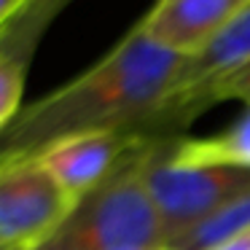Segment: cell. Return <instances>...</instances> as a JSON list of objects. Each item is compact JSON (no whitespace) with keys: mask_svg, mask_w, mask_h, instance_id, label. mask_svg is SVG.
<instances>
[{"mask_svg":"<svg viewBox=\"0 0 250 250\" xmlns=\"http://www.w3.org/2000/svg\"><path fill=\"white\" fill-rule=\"evenodd\" d=\"M250 0H156L137 19L146 38L178 57L202 51Z\"/></svg>","mask_w":250,"mask_h":250,"instance_id":"8992f818","label":"cell"},{"mask_svg":"<svg viewBox=\"0 0 250 250\" xmlns=\"http://www.w3.org/2000/svg\"><path fill=\"white\" fill-rule=\"evenodd\" d=\"M70 3L73 0H30L27 8L0 33V46H8L17 54L33 60L43 35Z\"/></svg>","mask_w":250,"mask_h":250,"instance_id":"ba28073f","label":"cell"},{"mask_svg":"<svg viewBox=\"0 0 250 250\" xmlns=\"http://www.w3.org/2000/svg\"><path fill=\"white\" fill-rule=\"evenodd\" d=\"M245 226H250V194H245L242 199L231 202L229 207L218 210L215 215L191 226L178 239H172L167 250H210Z\"/></svg>","mask_w":250,"mask_h":250,"instance_id":"9c48e42d","label":"cell"},{"mask_svg":"<svg viewBox=\"0 0 250 250\" xmlns=\"http://www.w3.org/2000/svg\"><path fill=\"white\" fill-rule=\"evenodd\" d=\"M229 100H242V103H250V65H245L242 70H237L234 76L223 78L221 83L210 89V92L202 97V113L221 103H229Z\"/></svg>","mask_w":250,"mask_h":250,"instance_id":"8fae6325","label":"cell"},{"mask_svg":"<svg viewBox=\"0 0 250 250\" xmlns=\"http://www.w3.org/2000/svg\"><path fill=\"white\" fill-rule=\"evenodd\" d=\"M183 57L146 38L140 24L81 76L24 105L0 132V167L33 159L60 140L89 132L129 129L146 137V124L172 92Z\"/></svg>","mask_w":250,"mask_h":250,"instance_id":"6da1fadb","label":"cell"},{"mask_svg":"<svg viewBox=\"0 0 250 250\" xmlns=\"http://www.w3.org/2000/svg\"><path fill=\"white\" fill-rule=\"evenodd\" d=\"M210 250H250V226L239 229L237 234H231L229 239H223L221 245H215Z\"/></svg>","mask_w":250,"mask_h":250,"instance_id":"4fadbf2b","label":"cell"},{"mask_svg":"<svg viewBox=\"0 0 250 250\" xmlns=\"http://www.w3.org/2000/svg\"><path fill=\"white\" fill-rule=\"evenodd\" d=\"M143 140H151V137H143L129 129L89 132V135H76L54 143L33 159H38L49 169L51 178L67 194L81 199L97 188L105 178H110Z\"/></svg>","mask_w":250,"mask_h":250,"instance_id":"5b68a950","label":"cell"},{"mask_svg":"<svg viewBox=\"0 0 250 250\" xmlns=\"http://www.w3.org/2000/svg\"><path fill=\"white\" fill-rule=\"evenodd\" d=\"M0 250H8V248H3V245H0Z\"/></svg>","mask_w":250,"mask_h":250,"instance_id":"5bb4252c","label":"cell"},{"mask_svg":"<svg viewBox=\"0 0 250 250\" xmlns=\"http://www.w3.org/2000/svg\"><path fill=\"white\" fill-rule=\"evenodd\" d=\"M78 205L38 159L0 167V245L35 250L67 221Z\"/></svg>","mask_w":250,"mask_h":250,"instance_id":"277c9868","label":"cell"},{"mask_svg":"<svg viewBox=\"0 0 250 250\" xmlns=\"http://www.w3.org/2000/svg\"><path fill=\"white\" fill-rule=\"evenodd\" d=\"M169 159L180 167H245L250 169V103L226 129L207 137H175Z\"/></svg>","mask_w":250,"mask_h":250,"instance_id":"52a82bcc","label":"cell"},{"mask_svg":"<svg viewBox=\"0 0 250 250\" xmlns=\"http://www.w3.org/2000/svg\"><path fill=\"white\" fill-rule=\"evenodd\" d=\"M175 137L151 143L143 167L148 194L164 229V248L191 226L250 194L245 167H180L169 159Z\"/></svg>","mask_w":250,"mask_h":250,"instance_id":"3957f363","label":"cell"},{"mask_svg":"<svg viewBox=\"0 0 250 250\" xmlns=\"http://www.w3.org/2000/svg\"><path fill=\"white\" fill-rule=\"evenodd\" d=\"M30 0H0V33L27 8Z\"/></svg>","mask_w":250,"mask_h":250,"instance_id":"7c38bea8","label":"cell"},{"mask_svg":"<svg viewBox=\"0 0 250 250\" xmlns=\"http://www.w3.org/2000/svg\"><path fill=\"white\" fill-rule=\"evenodd\" d=\"M162 250H167V248H162Z\"/></svg>","mask_w":250,"mask_h":250,"instance_id":"9a60e30c","label":"cell"},{"mask_svg":"<svg viewBox=\"0 0 250 250\" xmlns=\"http://www.w3.org/2000/svg\"><path fill=\"white\" fill-rule=\"evenodd\" d=\"M153 140L159 137L143 140L110 178L81 196L67 221L35 250H162L164 229L143 178Z\"/></svg>","mask_w":250,"mask_h":250,"instance_id":"7a4b0ae2","label":"cell"},{"mask_svg":"<svg viewBox=\"0 0 250 250\" xmlns=\"http://www.w3.org/2000/svg\"><path fill=\"white\" fill-rule=\"evenodd\" d=\"M33 60L0 46V132L6 129L22 110V94Z\"/></svg>","mask_w":250,"mask_h":250,"instance_id":"30bf717a","label":"cell"}]
</instances>
